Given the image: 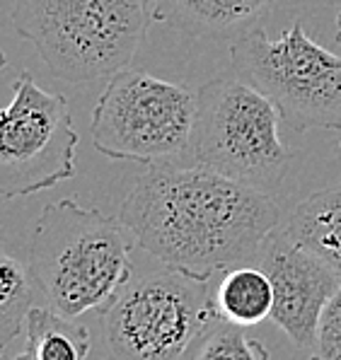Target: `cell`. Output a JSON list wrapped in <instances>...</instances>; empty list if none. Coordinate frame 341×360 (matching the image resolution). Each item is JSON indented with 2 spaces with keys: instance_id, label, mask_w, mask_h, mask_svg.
<instances>
[{
  "instance_id": "obj_12",
  "label": "cell",
  "mask_w": 341,
  "mask_h": 360,
  "mask_svg": "<svg viewBox=\"0 0 341 360\" xmlns=\"http://www.w3.org/2000/svg\"><path fill=\"white\" fill-rule=\"evenodd\" d=\"M213 307L218 317L242 329L271 317L274 288L266 271L255 264L228 269L213 290Z\"/></svg>"
},
{
  "instance_id": "obj_4",
  "label": "cell",
  "mask_w": 341,
  "mask_h": 360,
  "mask_svg": "<svg viewBox=\"0 0 341 360\" xmlns=\"http://www.w3.org/2000/svg\"><path fill=\"white\" fill-rule=\"evenodd\" d=\"M295 155L281 141L278 109L240 75L213 77L196 90V124L184 162L271 196Z\"/></svg>"
},
{
  "instance_id": "obj_3",
  "label": "cell",
  "mask_w": 341,
  "mask_h": 360,
  "mask_svg": "<svg viewBox=\"0 0 341 360\" xmlns=\"http://www.w3.org/2000/svg\"><path fill=\"white\" fill-rule=\"evenodd\" d=\"M153 20L150 0H18L13 27L70 85L129 68Z\"/></svg>"
},
{
  "instance_id": "obj_9",
  "label": "cell",
  "mask_w": 341,
  "mask_h": 360,
  "mask_svg": "<svg viewBox=\"0 0 341 360\" xmlns=\"http://www.w3.org/2000/svg\"><path fill=\"white\" fill-rule=\"evenodd\" d=\"M274 288L271 322L298 348L312 351L320 317L339 290V276L322 259L300 247L285 228L266 237L259 262Z\"/></svg>"
},
{
  "instance_id": "obj_5",
  "label": "cell",
  "mask_w": 341,
  "mask_h": 360,
  "mask_svg": "<svg viewBox=\"0 0 341 360\" xmlns=\"http://www.w3.org/2000/svg\"><path fill=\"white\" fill-rule=\"evenodd\" d=\"M203 276L160 266L134 274L104 312V336L114 360H184L218 317Z\"/></svg>"
},
{
  "instance_id": "obj_20",
  "label": "cell",
  "mask_w": 341,
  "mask_h": 360,
  "mask_svg": "<svg viewBox=\"0 0 341 360\" xmlns=\"http://www.w3.org/2000/svg\"><path fill=\"white\" fill-rule=\"evenodd\" d=\"M332 3H339L341 5V0H332Z\"/></svg>"
},
{
  "instance_id": "obj_6",
  "label": "cell",
  "mask_w": 341,
  "mask_h": 360,
  "mask_svg": "<svg viewBox=\"0 0 341 360\" xmlns=\"http://www.w3.org/2000/svg\"><path fill=\"white\" fill-rule=\"evenodd\" d=\"M196 124V92L146 70L109 75L92 112V146L139 165L184 162Z\"/></svg>"
},
{
  "instance_id": "obj_13",
  "label": "cell",
  "mask_w": 341,
  "mask_h": 360,
  "mask_svg": "<svg viewBox=\"0 0 341 360\" xmlns=\"http://www.w3.org/2000/svg\"><path fill=\"white\" fill-rule=\"evenodd\" d=\"M27 346L15 360H87L90 331L46 304H37L25 319Z\"/></svg>"
},
{
  "instance_id": "obj_19",
  "label": "cell",
  "mask_w": 341,
  "mask_h": 360,
  "mask_svg": "<svg viewBox=\"0 0 341 360\" xmlns=\"http://www.w3.org/2000/svg\"><path fill=\"white\" fill-rule=\"evenodd\" d=\"M0 360H15V358H8V356H3V351H0Z\"/></svg>"
},
{
  "instance_id": "obj_2",
  "label": "cell",
  "mask_w": 341,
  "mask_h": 360,
  "mask_svg": "<svg viewBox=\"0 0 341 360\" xmlns=\"http://www.w3.org/2000/svg\"><path fill=\"white\" fill-rule=\"evenodd\" d=\"M131 245L134 237L119 218L60 198L41 208L27 259L44 302L78 319L85 312L104 314L131 281Z\"/></svg>"
},
{
  "instance_id": "obj_8",
  "label": "cell",
  "mask_w": 341,
  "mask_h": 360,
  "mask_svg": "<svg viewBox=\"0 0 341 360\" xmlns=\"http://www.w3.org/2000/svg\"><path fill=\"white\" fill-rule=\"evenodd\" d=\"M75 148L68 99L22 70L0 109V196H32L75 176Z\"/></svg>"
},
{
  "instance_id": "obj_1",
  "label": "cell",
  "mask_w": 341,
  "mask_h": 360,
  "mask_svg": "<svg viewBox=\"0 0 341 360\" xmlns=\"http://www.w3.org/2000/svg\"><path fill=\"white\" fill-rule=\"evenodd\" d=\"M119 220L155 262L213 278L259 262L281 213L269 193L201 165L167 162L136 179Z\"/></svg>"
},
{
  "instance_id": "obj_10",
  "label": "cell",
  "mask_w": 341,
  "mask_h": 360,
  "mask_svg": "<svg viewBox=\"0 0 341 360\" xmlns=\"http://www.w3.org/2000/svg\"><path fill=\"white\" fill-rule=\"evenodd\" d=\"M153 20L189 37H242L259 25L274 0H150Z\"/></svg>"
},
{
  "instance_id": "obj_15",
  "label": "cell",
  "mask_w": 341,
  "mask_h": 360,
  "mask_svg": "<svg viewBox=\"0 0 341 360\" xmlns=\"http://www.w3.org/2000/svg\"><path fill=\"white\" fill-rule=\"evenodd\" d=\"M184 360H269V351L259 339L247 336L242 326L216 319L194 341Z\"/></svg>"
},
{
  "instance_id": "obj_18",
  "label": "cell",
  "mask_w": 341,
  "mask_h": 360,
  "mask_svg": "<svg viewBox=\"0 0 341 360\" xmlns=\"http://www.w3.org/2000/svg\"><path fill=\"white\" fill-rule=\"evenodd\" d=\"M5 65H8V58H5L3 49H0V68H5Z\"/></svg>"
},
{
  "instance_id": "obj_16",
  "label": "cell",
  "mask_w": 341,
  "mask_h": 360,
  "mask_svg": "<svg viewBox=\"0 0 341 360\" xmlns=\"http://www.w3.org/2000/svg\"><path fill=\"white\" fill-rule=\"evenodd\" d=\"M310 360H341V285L320 317Z\"/></svg>"
},
{
  "instance_id": "obj_7",
  "label": "cell",
  "mask_w": 341,
  "mask_h": 360,
  "mask_svg": "<svg viewBox=\"0 0 341 360\" xmlns=\"http://www.w3.org/2000/svg\"><path fill=\"white\" fill-rule=\"evenodd\" d=\"M242 80L274 102L293 131H341V56L307 37L300 22L269 39L252 27L230 49Z\"/></svg>"
},
{
  "instance_id": "obj_14",
  "label": "cell",
  "mask_w": 341,
  "mask_h": 360,
  "mask_svg": "<svg viewBox=\"0 0 341 360\" xmlns=\"http://www.w3.org/2000/svg\"><path fill=\"white\" fill-rule=\"evenodd\" d=\"M44 300L30 259L0 242V351L25 329L32 307Z\"/></svg>"
},
{
  "instance_id": "obj_17",
  "label": "cell",
  "mask_w": 341,
  "mask_h": 360,
  "mask_svg": "<svg viewBox=\"0 0 341 360\" xmlns=\"http://www.w3.org/2000/svg\"><path fill=\"white\" fill-rule=\"evenodd\" d=\"M337 44L341 46V10H339V18H337Z\"/></svg>"
},
{
  "instance_id": "obj_11",
  "label": "cell",
  "mask_w": 341,
  "mask_h": 360,
  "mask_svg": "<svg viewBox=\"0 0 341 360\" xmlns=\"http://www.w3.org/2000/svg\"><path fill=\"white\" fill-rule=\"evenodd\" d=\"M285 230L300 247L322 259L341 281V181L300 201Z\"/></svg>"
}]
</instances>
